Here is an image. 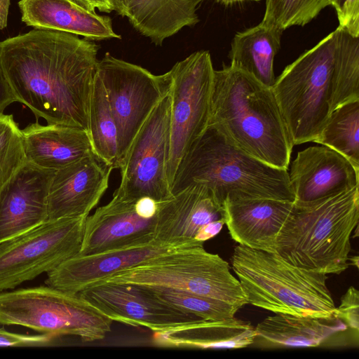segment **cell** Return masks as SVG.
Masks as SVG:
<instances>
[{"label": "cell", "instance_id": "6da1fadb", "mask_svg": "<svg viewBox=\"0 0 359 359\" xmlns=\"http://www.w3.org/2000/svg\"><path fill=\"white\" fill-rule=\"evenodd\" d=\"M98 50L77 35L34 29L0 42V65L16 101L36 120L88 133Z\"/></svg>", "mask_w": 359, "mask_h": 359}, {"label": "cell", "instance_id": "7a4b0ae2", "mask_svg": "<svg viewBox=\"0 0 359 359\" xmlns=\"http://www.w3.org/2000/svg\"><path fill=\"white\" fill-rule=\"evenodd\" d=\"M209 125L234 145L286 169L294 147L271 87L233 65L215 70Z\"/></svg>", "mask_w": 359, "mask_h": 359}, {"label": "cell", "instance_id": "3957f363", "mask_svg": "<svg viewBox=\"0 0 359 359\" xmlns=\"http://www.w3.org/2000/svg\"><path fill=\"white\" fill-rule=\"evenodd\" d=\"M191 184L207 188L222 206L225 201L252 198L294 201L287 170L250 156L211 125L180 163L171 194Z\"/></svg>", "mask_w": 359, "mask_h": 359}, {"label": "cell", "instance_id": "277c9868", "mask_svg": "<svg viewBox=\"0 0 359 359\" xmlns=\"http://www.w3.org/2000/svg\"><path fill=\"white\" fill-rule=\"evenodd\" d=\"M358 188L313 203H294L278 234L276 253L306 270L326 275L344 271L350 238L358 224Z\"/></svg>", "mask_w": 359, "mask_h": 359}, {"label": "cell", "instance_id": "5b68a950", "mask_svg": "<svg viewBox=\"0 0 359 359\" xmlns=\"http://www.w3.org/2000/svg\"><path fill=\"white\" fill-rule=\"evenodd\" d=\"M231 262L248 304L274 313L336 317L326 274L292 265L277 253L240 244Z\"/></svg>", "mask_w": 359, "mask_h": 359}, {"label": "cell", "instance_id": "8992f818", "mask_svg": "<svg viewBox=\"0 0 359 359\" xmlns=\"http://www.w3.org/2000/svg\"><path fill=\"white\" fill-rule=\"evenodd\" d=\"M335 36L302 54L271 86L294 146L313 142L329 118Z\"/></svg>", "mask_w": 359, "mask_h": 359}, {"label": "cell", "instance_id": "52a82bcc", "mask_svg": "<svg viewBox=\"0 0 359 359\" xmlns=\"http://www.w3.org/2000/svg\"><path fill=\"white\" fill-rule=\"evenodd\" d=\"M101 282L165 287L212 298L238 310L248 304L229 263L203 246L178 248L151 258Z\"/></svg>", "mask_w": 359, "mask_h": 359}, {"label": "cell", "instance_id": "ba28073f", "mask_svg": "<svg viewBox=\"0 0 359 359\" xmlns=\"http://www.w3.org/2000/svg\"><path fill=\"white\" fill-rule=\"evenodd\" d=\"M113 321L79 294L46 285L0 292V324L83 341L105 338Z\"/></svg>", "mask_w": 359, "mask_h": 359}, {"label": "cell", "instance_id": "9c48e42d", "mask_svg": "<svg viewBox=\"0 0 359 359\" xmlns=\"http://www.w3.org/2000/svg\"><path fill=\"white\" fill-rule=\"evenodd\" d=\"M86 218L47 220L0 242V292L48 273L77 255Z\"/></svg>", "mask_w": 359, "mask_h": 359}, {"label": "cell", "instance_id": "30bf717a", "mask_svg": "<svg viewBox=\"0 0 359 359\" xmlns=\"http://www.w3.org/2000/svg\"><path fill=\"white\" fill-rule=\"evenodd\" d=\"M168 72L171 107L167 175L171 187L182 159L209 125L215 69L210 53L198 50Z\"/></svg>", "mask_w": 359, "mask_h": 359}, {"label": "cell", "instance_id": "8fae6325", "mask_svg": "<svg viewBox=\"0 0 359 359\" xmlns=\"http://www.w3.org/2000/svg\"><path fill=\"white\" fill-rule=\"evenodd\" d=\"M96 72L116 124L119 168L143 123L170 93L171 78L169 72L154 75L109 53L98 60Z\"/></svg>", "mask_w": 359, "mask_h": 359}, {"label": "cell", "instance_id": "7c38bea8", "mask_svg": "<svg viewBox=\"0 0 359 359\" xmlns=\"http://www.w3.org/2000/svg\"><path fill=\"white\" fill-rule=\"evenodd\" d=\"M170 107L169 93L143 123L121 161V183L113 196L130 202L148 196L158 203L172 196L167 175Z\"/></svg>", "mask_w": 359, "mask_h": 359}, {"label": "cell", "instance_id": "4fadbf2b", "mask_svg": "<svg viewBox=\"0 0 359 359\" xmlns=\"http://www.w3.org/2000/svg\"><path fill=\"white\" fill-rule=\"evenodd\" d=\"M78 294L112 321L157 333L196 328L206 320L161 299L142 285L101 282Z\"/></svg>", "mask_w": 359, "mask_h": 359}, {"label": "cell", "instance_id": "5bb4252c", "mask_svg": "<svg viewBox=\"0 0 359 359\" xmlns=\"http://www.w3.org/2000/svg\"><path fill=\"white\" fill-rule=\"evenodd\" d=\"M135 202L113 196L85 219L81 246L77 255L145 245L155 241L157 213L151 218L140 216Z\"/></svg>", "mask_w": 359, "mask_h": 359}, {"label": "cell", "instance_id": "9a60e30c", "mask_svg": "<svg viewBox=\"0 0 359 359\" xmlns=\"http://www.w3.org/2000/svg\"><path fill=\"white\" fill-rule=\"evenodd\" d=\"M295 204L313 203L359 187V170L325 146L297 153L289 173Z\"/></svg>", "mask_w": 359, "mask_h": 359}, {"label": "cell", "instance_id": "2e32d148", "mask_svg": "<svg viewBox=\"0 0 359 359\" xmlns=\"http://www.w3.org/2000/svg\"><path fill=\"white\" fill-rule=\"evenodd\" d=\"M111 170L95 154L55 170L48 194V220L89 215L106 191Z\"/></svg>", "mask_w": 359, "mask_h": 359}, {"label": "cell", "instance_id": "e0dca14e", "mask_svg": "<svg viewBox=\"0 0 359 359\" xmlns=\"http://www.w3.org/2000/svg\"><path fill=\"white\" fill-rule=\"evenodd\" d=\"M178 248L152 243L89 255H76L47 273L46 285L78 294L83 290L118 272Z\"/></svg>", "mask_w": 359, "mask_h": 359}, {"label": "cell", "instance_id": "ac0fdd59", "mask_svg": "<svg viewBox=\"0 0 359 359\" xmlns=\"http://www.w3.org/2000/svg\"><path fill=\"white\" fill-rule=\"evenodd\" d=\"M54 173L26 161L1 191L0 242L48 220V194Z\"/></svg>", "mask_w": 359, "mask_h": 359}, {"label": "cell", "instance_id": "d6986e66", "mask_svg": "<svg viewBox=\"0 0 359 359\" xmlns=\"http://www.w3.org/2000/svg\"><path fill=\"white\" fill-rule=\"evenodd\" d=\"M223 217L222 206L205 187L191 184L159 202L155 241L178 248L203 246L194 238L206 224Z\"/></svg>", "mask_w": 359, "mask_h": 359}, {"label": "cell", "instance_id": "ffe728a7", "mask_svg": "<svg viewBox=\"0 0 359 359\" xmlns=\"http://www.w3.org/2000/svg\"><path fill=\"white\" fill-rule=\"evenodd\" d=\"M293 201L252 198L225 201L223 217L231 238L240 245L276 253L278 234Z\"/></svg>", "mask_w": 359, "mask_h": 359}, {"label": "cell", "instance_id": "44dd1931", "mask_svg": "<svg viewBox=\"0 0 359 359\" xmlns=\"http://www.w3.org/2000/svg\"><path fill=\"white\" fill-rule=\"evenodd\" d=\"M21 20L34 29L67 32L91 41L121 39L108 16L89 11L69 0H20Z\"/></svg>", "mask_w": 359, "mask_h": 359}, {"label": "cell", "instance_id": "7402d4cb", "mask_svg": "<svg viewBox=\"0 0 359 359\" xmlns=\"http://www.w3.org/2000/svg\"><path fill=\"white\" fill-rule=\"evenodd\" d=\"M26 159L45 169L57 170L93 153L83 129L36 121L21 130Z\"/></svg>", "mask_w": 359, "mask_h": 359}, {"label": "cell", "instance_id": "603a6c76", "mask_svg": "<svg viewBox=\"0 0 359 359\" xmlns=\"http://www.w3.org/2000/svg\"><path fill=\"white\" fill-rule=\"evenodd\" d=\"M255 327L256 335L253 344L267 348L316 347L347 329L335 316H301L286 313L268 316Z\"/></svg>", "mask_w": 359, "mask_h": 359}, {"label": "cell", "instance_id": "cb8c5ba5", "mask_svg": "<svg viewBox=\"0 0 359 359\" xmlns=\"http://www.w3.org/2000/svg\"><path fill=\"white\" fill-rule=\"evenodd\" d=\"M203 0H130L124 17L142 35L161 45L185 27L198 22V5Z\"/></svg>", "mask_w": 359, "mask_h": 359}, {"label": "cell", "instance_id": "d4e9b609", "mask_svg": "<svg viewBox=\"0 0 359 359\" xmlns=\"http://www.w3.org/2000/svg\"><path fill=\"white\" fill-rule=\"evenodd\" d=\"M282 33L280 29L262 22L237 32L233 38L229 55L231 65L271 87L276 80L273 62L280 48Z\"/></svg>", "mask_w": 359, "mask_h": 359}, {"label": "cell", "instance_id": "484cf974", "mask_svg": "<svg viewBox=\"0 0 359 359\" xmlns=\"http://www.w3.org/2000/svg\"><path fill=\"white\" fill-rule=\"evenodd\" d=\"M255 327L235 316L222 320H206L198 327L174 332L154 333L156 342L164 346L202 349L242 348L253 344Z\"/></svg>", "mask_w": 359, "mask_h": 359}, {"label": "cell", "instance_id": "4316f807", "mask_svg": "<svg viewBox=\"0 0 359 359\" xmlns=\"http://www.w3.org/2000/svg\"><path fill=\"white\" fill-rule=\"evenodd\" d=\"M335 32L330 113L343 104L359 100V37L339 27Z\"/></svg>", "mask_w": 359, "mask_h": 359}, {"label": "cell", "instance_id": "83f0119b", "mask_svg": "<svg viewBox=\"0 0 359 359\" xmlns=\"http://www.w3.org/2000/svg\"><path fill=\"white\" fill-rule=\"evenodd\" d=\"M88 135L95 155L112 169L118 168L116 124L97 72L90 100Z\"/></svg>", "mask_w": 359, "mask_h": 359}, {"label": "cell", "instance_id": "f1b7e54d", "mask_svg": "<svg viewBox=\"0 0 359 359\" xmlns=\"http://www.w3.org/2000/svg\"><path fill=\"white\" fill-rule=\"evenodd\" d=\"M313 142L337 151L359 170V100L332 111Z\"/></svg>", "mask_w": 359, "mask_h": 359}, {"label": "cell", "instance_id": "f546056e", "mask_svg": "<svg viewBox=\"0 0 359 359\" xmlns=\"http://www.w3.org/2000/svg\"><path fill=\"white\" fill-rule=\"evenodd\" d=\"M330 3L331 0H266L262 22L282 32L292 26H304Z\"/></svg>", "mask_w": 359, "mask_h": 359}, {"label": "cell", "instance_id": "4dcf8cb0", "mask_svg": "<svg viewBox=\"0 0 359 359\" xmlns=\"http://www.w3.org/2000/svg\"><path fill=\"white\" fill-rule=\"evenodd\" d=\"M149 288L161 299L204 320L229 319L234 317L238 311L236 308L222 302L190 292L165 287Z\"/></svg>", "mask_w": 359, "mask_h": 359}, {"label": "cell", "instance_id": "1f68e13d", "mask_svg": "<svg viewBox=\"0 0 359 359\" xmlns=\"http://www.w3.org/2000/svg\"><path fill=\"white\" fill-rule=\"evenodd\" d=\"M26 161L18 124L13 115L0 114V192Z\"/></svg>", "mask_w": 359, "mask_h": 359}, {"label": "cell", "instance_id": "d6a6232c", "mask_svg": "<svg viewBox=\"0 0 359 359\" xmlns=\"http://www.w3.org/2000/svg\"><path fill=\"white\" fill-rule=\"evenodd\" d=\"M330 6L336 11L338 27L359 37V0H331Z\"/></svg>", "mask_w": 359, "mask_h": 359}, {"label": "cell", "instance_id": "836d02e7", "mask_svg": "<svg viewBox=\"0 0 359 359\" xmlns=\"http://www.w3.org/2000/svg\"><path fill=\"white\" fill-rule=\"evenodd\" d=\"M336 317L347 327L355 330L359 329V292L351 286L341 297L340 304L336 307Z\"/></svg>", "mask_w": 359, "mask_h": 359}, {"label": "cell", "instance_id": "e575fe53", "mask_svg": "<svg viewBox=\"0 0 359 359\" xmlns=\"http://www.w3.org/2000/svg\"><path fill=\"white\" fill-rule=\"evenodd\" d=\"M55 338L54 336L48 334H23L0 328V347L46 346L50 344Z\"/></svg>", "mask_w": 359, "mask_h": 359}, {"label": "cell", "instance_id": "d590c367", "mask_svg": "<svg viewBox=\"0 0 359 359\" xmlns=\"http://www.w3.org/2000/svg\"><path fill=\"white\" fill-rule=\"evenodd\" d=\"M225 224L224 218L212 221L204 225L196 233L194 240L203 245L209 239L217 236Z\"/></svg>", "mask_w": 359, "mask_h": 359}, {"label": "cell", "instance_id": "8d00e7d4", "mask_svg": "<svg viewBox=\"0 0 359 359\" xmlns=\"http://www.w3.org/2000/svg\"><path fill=\"white\" fill-rule=\"evenodd\" d=\"M158 207V202L148 196L142 197L135 203L137 212L145 218L154 217L157 213Z\"/></svg>", "mask_w": 359, "mask_h": 359}, {"label": "cell", "instance_id": "74e56055", "mask_svg": "<svg viewBox=\"0 0 359 359\" xmlns=\"http://www.w3.org/2000/svg\"><path fill=\"white\" fill-rule=\"evenodd\" d=\"M76 5L91 12H95V9L105 13H111L114 11L112 0H69Z\"/></svg>", "mask_w": 359, "mask_h": 359}, {"label": "cell", "instance_id": "f35d334b", "mask_svg": "<svg viewBox=\"0 0 359 359\" xmlns=\"http://www.w3.org/2000/svg\"><path fill=\"white\" fill-rule=\"evenodd\" d=\"M17 102L0 65V114L11 104Z\"/></svg>", "mask_w": 359, "mask_h": 359}, {"label": "cell", "instance_id": "ab89813d", "mask_svg": "<svg viewBox=\"0 0 359 359\" xmlns=\"http://www.w3.org/2000/svg\"><path fill=\"white\" fill-rule=\"evenodd\" d=\"M11 0H0V30L7 26V18Z\"/></svg>", "mask_w": 359, "mask_h": 359}, {"label": "cell", "instance_id": "60d3db41", "mask_svg": "<svg viewBox=\"0 0 359 359\" xmlns=\"http://www.w3.org/2000/svg\"><path fill=\"white\" fill-rule=\"evenodd\" d=\"M114 6V11L121 16L124 17L125 12L130 0H112Z\"/></svg>", "mask_w": 359, "mask_h": 359}, {"label": "cell", "instance_id": "b9f144b4", "mask_svg": "<svg viewBox=\"0 0 359 359\" xmlns=\"http://www.w3.org/2000/svg\"><path fill=\"white\" fill-rule=\"evenodd\" d=\"M358 259L359 257L358 255L356 256H352L351 257H348V262H349L348 264H351L353 266H355L356 268H358Z\"/></svg>", "mask_w": 359, "mask_h": 359}, {"label": "cell", "instance_id": "7bdbcfd3", "mask_svg": "<svg viewBox=\"0 0 359 359\" xmlns=\"http://www.w3.org/2000/svg\"><path fill=\"white\" fill-rule=\"evenodd\" d=\"M228 1H246V0H226ZM247 1H259V0H247Z\"/></svg>", "mask_w": 359, "mask_h": 359}]
</instances>
